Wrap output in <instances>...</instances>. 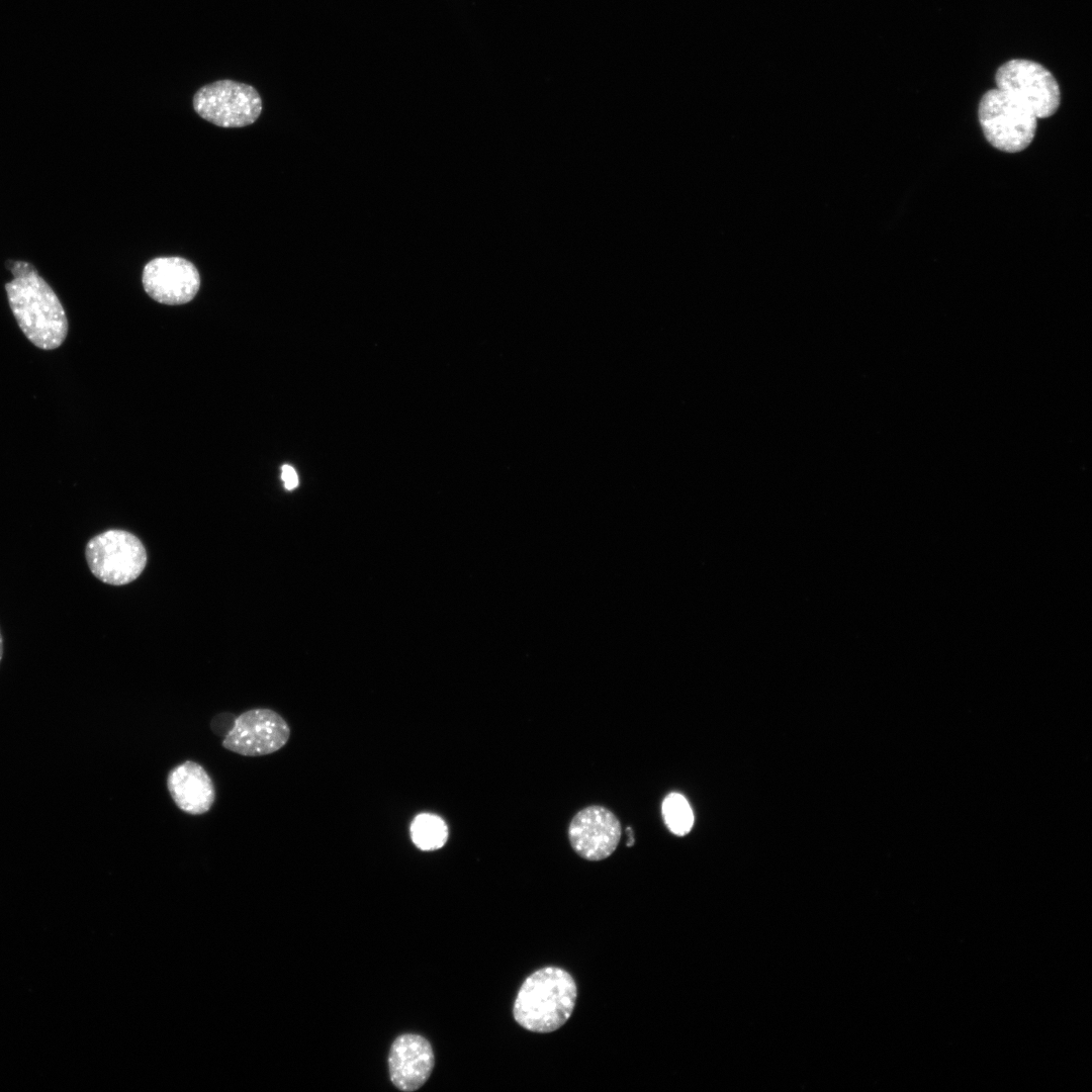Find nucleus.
<instances>
[{"mask_svg":"<svg viewBox=\"0 0 1092 1092\" xmlns=\"http://www.w3.org/2000/svg\"><path fill=\"white\" fill-rule=\"evenodd\" d=\"M13 279L5 288L14 317L36 347L53 350L63 344L68 333L64 307L36 269L23 261L9 262Z\"/></svg>","mask_w":1092,"mask_h":1092,"instance_id":"nucleus-1","label":"nucleus"},{"mask_svg":"<svg viewBox=\"0 0 1092 1092\" xmlns=\"http://www.w3.org/2000/svg\"><path fill=\"white\" fill-rule=\"evenodd\" d=\"M577 997L572 976L558 967H545L525 979L513 1015L522 1027L537 1033L560 1028L571 1016Z\"/></svg>","mask_w":1092,"mask_h":1092,"instance_id":"nucleus-2","label":"nucleus"},{"mask_svg":"<svg viewBox=\"0 0 1092 1092\" xmlns=\"http://www.w3.org/2000/svg\"><path fill=\"white\" fill-rule=\"evenodd\" d=\"M979 121L986 140L996 149L1018 153L1032 142L1036 116L1008 93L995 88L981 98Z\"/></svg>","mask_w":1092,"mask_h":1092,"instance_id":"nucleus-3","label":"nucleus"},{"mask_svg":"<svg viewBox=\"0 0 1092 1092\" xmlns=\"http://www.w3.org/2000/svg\"><path fill=\"white\" fill-rule=\"evenodd\" d=\"M85 558L91 572L112 585L134 580L147 563L146 549L140 539L115 529L92 537L86 545Z\"/></svg>","mask_w":1092,"mask_h":1092,"instance_id":"nucleus-4","label":"nucleus"},{"mask_svg":"<svg viewBox=\"0 0 1092 1092\" xmlns=\"http://www.w3.org/2000/svg\"><path fill=\"white\" fill-rule=\"evenodd\" d=\"M995 82L996 88L1014 97L1036 118L1050 117L1059 108V84L1039 63L1026 59L1009 60L998 68Z\"/></svg>","mask_w":1092,"mask_h":1092,"instance_id":"nucleus-5","label":"nucleus"},{"mask_svg":"<svg viewBox=\"0 0 1092 1092\" xmlns=\"http://www.w3.org/2000/svg\"><path fill=\"white\" fill-rule=\"evenodd\" d=\"M193 108L203 119L220 127H243L256 121L262 100L251 85L219 80L202 86L193 96Z\"/></svg>","mask_w":1092,"mask_h":1092,"instance_id":"nucleus-6","label":"nucleus"},{"mask_svg":"<svg viewBox=\"0 0 1092 1092\" xmlns=\"http://www.w3.org/2000/svg\"><path fill=\"white\" fill-rule=\"evenodd\" d=\"M290 736L286 721L269 709L244 712L234 721L222 746L245 756H261L283 747Z\"/></svg>","mask_w":1092,"mask_h":1092,"instance_id":"nucleus-7","label":"nucleus"},{"mask_svg":"<svg viewBox=\"0 0 1092 1092\" xmlns=\"http://www.w3.org/2000/svg\"><path fill=\"white\" fill-rule=\"evenodd\" d=\"M622 834L621 823L609 809L594 805L578 811L568 827L573 850L587 860H602L617 848Z\"/></svg>","mask_w":1092,"mask_h":1092,"instance_id":"nucleus-8","label":"nucleus"},{"mask_svg":"<svg viewBox=\"0 0 1092 1092\" xmlns=\"http://www.w3.org/2000/svg\"><path fill=\"white\" fill-rule=\"evenodd\" d=\"M143 285L154 300L170 305L189 302L200 287L199 272L180 257H159L143 270Z\"/></svg>","mask_w":1092,"mask_h":1092,"instance_id":"nucleus-9","label":"nucleus"},{"mask_svg":"<svg viewBox=\"0 0 1092 1092\" xmlns=\"http://www.w3.org/2000/svg\"><path fill=\"white\" fill-rule=\"evenodd\" d=\"M434 1062L432 1046L425 1037L419 1034H402L390 1048V1080L399 1090H417L429 1079Z\"/></svg>","mask_w":1092,"mask_h":1092,"instance_id":"nucleus-10","label":"nucleus"},{"mask_svg":"<svg viewBox=\"0 0 1092 1092\" xmlns=\"http://www.w3.org/2000/svg\"><path fill=\"white\" fill-rule=\"evenodd\" d=\"M168 791L180 810L190 815L208 812L215 800L213 783L198 763L186 760L167 778Z\"/></svg>","mask_w":1092,"mask_h":1092,"instance_id":"nucleus-11","label":"nucleus"},{"mask_svg":"<svg viewBox=\"0 0 1092 1092\" xmlns=\"http://www.w3.org/2000/svg\"><path fill=\"white\" fill-rule=\"evenodd\" d=\"M411 835L414 843L422 850H434L442 847L448 838L446 823L433 814H420L412 823Z\"/></svg>","mask_w":1092,"mask_h":1092,"instance_id":"nucleus-12","label":"nucleus"},{"mask_svg":"<svg viewBox=\"0 0 1092 1092\" xmlns=\"http://www.w3.org/2000/svg\"><path fill=\"white\" fill-rule=\"evenodd\" d=\"M662 816L668 829L675 835L689 833L694 824L692 808L679 793H670L664 798Z\"/></svg>","mask_w":1092,"mask_h":1092,"instance_id":"nucleus-13","label":"nucleus"},{"mask_svg":"<svg viewBox=\"0 0 1092 1092\" xmlns=\"http://www.w3.org/2000/svg\"><path fill=\"white\" fill-rule=\"evenodd\" d=\"M281 478L284 482V487L287 490H292L298 485V476L294 468L290 465H283L281 468Z\"/></svg>","mask_w":1092,"mask_h":1092,"instance_id":"nucleus-14","label":"nucleus"},{"mask_svg":"<svg viewBox=\"0 0 1092 1092\" xmlns=\"http://www.w3.org/2000/svg\"><path fill=\"white\" fill-rule=\"evenodd\" d=\"M627 834H628V837H629L628 842H627V846H632L634 844V836H633L632 829L630 827L627 828Z\"/></svg>","mask_w":1092,"mask_h":1092,"instance_id":"nucleus-15","label":"nucleus"},{"mask_svg":"<svg viewBox=\"0 0 1092 1092\" xmlns=\"http://www.w3.org/2000/svg\"><path fill=\"white\" fill-rule=\"evenodd\" d=\"M3 650H4L3 637H2V634H1V631H0V662H1L2 657H3Z\"/></svg>","mask_w":1092,"mask_h":1092,"instance_id":"nucleus-16","label":"nucleus"}]
</instances>
